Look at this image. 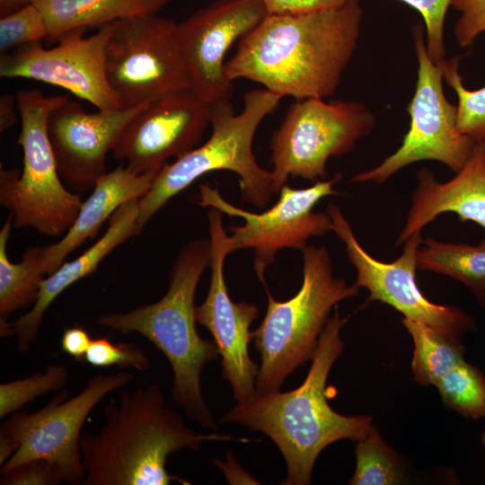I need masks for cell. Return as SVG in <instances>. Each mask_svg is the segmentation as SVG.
Here are the masks:
<instances>
[{"mask_svg":"<svg viewBox=\"0 0 485 485\" xmlns=\"http://www.w3.org/2000/svg\"><path fill=\"white\" fill-rule=\"evenodd\" d=\"M434 386L450 410L464 418H485V375L476 366L463 360Z\"/></svg>","mask_w":485,"mask_h":485,"instance_id":"27","label":"cell"},{"mask_svg":"<svg viewBox=\"0 0 485 485\" xmlns=\"http://www.w3.org/2000/svg\"><path fill=\"white\" fill-rule=\"evenodd\" d=\"M356 469L351 485H393L402 482L405 467L401 458L373 426L366 437L357 441Z\"/></svg>","mask_w":485,"mask_h":485,"instance_id":"26","label":"cell"},{"mask_svg":"<svg viewBox=\"0 0 485 485\" xmlns=\"http://www.w3.org/2000/svg\"><path fill=\"white\" fill-rule=\"evenodd\" d=\"M451 5L461 13L454 26L456 41L462 48L469 47L485 32V0H453Z\"/></svg>","mask_w":485,"mask_h":485,"instance_id":"34","label":"cell"},{"mask_svg":"<svg viewBox=\"0 0 485 485\" xmlns=\"http://www.w3.org/2000/svg\"><path fill=\"white\" fill-rule=\"evenodd\" d=\"M110 23L88 37H84L86 28L66 31L57 38V45L53 48H45L37 42L1 54L0 75L62 87L100 110L121 109L106 74L105 52Z\"/></svg>","mask_w":485,"mask_h":485,"instance_id":"14","label":"cell"},{"mask_svg":"<svg viewBox=\"0 0 485 485\" xmlns=\"http://www.w3.org/2000/svg\"><path fill=\"white\" fill-rule=\"evenodd\" d=\"M84 360L95 367L115 366L144 371L150 366L148 357L138 346L128 342L115 344L106 337L92 340Z\"/></svg>","mask_w":485,"mask_h":485,"instance_id":"31","label":"cell"},{"mask_svg":"<svg viewBox=\"0 0 485 485\" xmlns=\"http://www.w3.org/2000/svg\"><path fill=\"white\" fill-rule=\"evenodd\" d=\"M417 10L423 17L427 31V49L431 59L439 64L446 54L444 28L448 7L453 0H400Z\"/></svg>","mask_w":485,"mask_h":485,"instance_id":"32","label":"cell"},{"mask_svg":"<svg viewBox=\"0 0 485 485\" xmlns=\"http://www.w3.org/2000/svg\"><path fill=\"white\" fill-rule=\"evenodd\" d=\"M110 24L105 52L106 74L123 108L190 88L172 20L157 13L141 14Z\"/></svg>","mask_w":485,"mask_h":485,"instance_id":"9","label":"cell"},{"mask_svg":"<svg viewBox=\"0 0 485 485\" xmlns=\"http://www.w3.org/2000/svg\"><path fill=\"white\" fill-rule=\"evenodd\" d=\"M209 266V240L191 241L178 254L168 290L160 300L101 314L96 322L122 334L137 332L152 342L172 368V400L200 427L216 430V422L201 392L200 375L219 354L214 340L198 334L194 304L199 279Z\"/></svg>","mask_w":485,"mask_h":485,"instance_id":"4","label":"cell"},{"mask_svg":"<svg viewBox=\"0 0 485 485\" xmlns=\"http://www.w3.org/2000/svg\"><path fill=\"white\" fill-rule=\"evenodd\" d=\"M171 0H32L42 13L48 40L77 28L101 27L117 20L156 14Z\"/></svg>","mask_w":485,"mask_h":485,"instance_id":"22","label":"cell"},{"mask_svg":"<svg viewBox=\"0 0 485 485\" xmlns=\"http://www.w3.org/2000/svg\"><path fill=\"white\" fill-rule=\"evenodd\" d=\"M104 415L105 423L96 434L80 438L83 485H190L166 470L170 454L185 448L198 452L207 441H251L196 433L165 405L157 384L123 391L118 403L106 406Z\"/></svg>","mask_w":485,"mask_h":485,"instance_id":"3","label":"cell"},{"mask_svg":"<svg viewBox=\"0 0 485 485\" xmlns=\"http://www.w3.org/2000/svg\"><path fill=\"white\" fill-rule=\"evenodd\" d=\"M303 282L290 299L277 301L265 286L268 307L260 325L251 331L253 348L260 355L255 380L258 394L279 390L287 377L313 357L330 313L359 287L334 277L325 247L307 245L303 251Z\"/></svg>","mask_w":485,"mask_h":485,"instance_id":"6","label":"cell"},{"mask_svg":"<svg viewBox=\"0 0 485 485\" xmlns=\"http://www.w3.org/2000/svg\"><path fill=\"white\" fill-rule=\"evenodd\" d=\"M347 322L338 305L326 323L308 374L294 390L256 394L237 404L220 419L234 422L250 431H260L279 449L287 464L283 485H308L321 452L331 444L358 441L373 428L371 416H345L327 401L326 383L330 371L344 349L340 330Z\"/></svg>","mask_w":485,"mask_h":485,"instance_id":"2","label":"cell"},{"mask_svg":"<svg viewBox=\"0 0 485 485\" xmlns=\"http://www.w3.org/2000/svg\"><path fill=\"white\" fill-rule=\"evenodd\" d=\"M401 322L413 340L411 370L418 384L435 385L445 374L464 360L461 338L404 317Z\"/></svg>","mask_w":485,"mask_h":485,"instance_id":"25","label":"cell"},{"mask_svg":"<svg viewBox=\"0 0 485 485\" xmlns=\"http://www.w3.org/2000/svg\"><path fill=\"white\" fill-rule=\"evenodd\" d=\"M15 97L23 166L22 172L1 168L0 203L13 216L14 227L57 237L73 225L83 203L78 193L64 185L48 130L51 112L68 98L45 96L38 89L20 90Z\"/></svg>","mask_w":485,"mask_h":485,"instance_id":"7","label":"cell"},{"mask_svg":"<svg viewBox=\"0 0 485 485\" xmlns=\"http://www.w3.org/2000/svg\"><path fill=\"white\" fill-rule=\"evenodd\" d=\"M269 14H305L342 6L349 0H260Z\"/></svg>","mask_w":485,"mask_h":485,"instance_id":"35","label":"cell"},{"mask_svg":"<svg viewBox=\"0 0 485 485\" xmlns=\"http://www.w3.org/2000/svg\"><path fill=\"white\" fill-rule=\"evenodd\" d=\"M16 97L10 93L0 96V132L13 128L18 121Z\"/></svg>","mask_w":485,"mask_h":485,"instance_id":"37","label":"cell"},{"mask_svg":"<svg viewBox=\"0 0 485 485\" xmlns=\"http://www.w3.org/2000/svg\"><path fill=\"white\" fill-rule=\"evenodd\" d=\"M282 98L263 88L245 93L240 113L234 111L230 101L211 104L209 138L175 162L163 164L149 191L139 198L137 234L172 198L214 171L235 172L243 201L259 208L266 207L275 194L273 177L258 164L252 142L260 124Z\"/></svg>","mask_w":485,"mask_h":485,"instance_id":"5","label":"cell"},{"mask_svg":"<svg viewBox=\"0 0 485 485\" xmlns=\"http://www.w3.org/2000/svg\"><path fill=\"white\" fill-rule=\"evenodd\" d=\"M91 341V337L84 328H67L61 338V349L75 360L82 361L85 359Z\"/></svg>","mask_w":485,"mask_h":485,"instance_id":"36","label":"cell"},{"mask_svg":"<svg viewBox=\"0 0 485 485\" xmlns=\"http://www.w3.org/2000/svg\"><path fill=\"white\" fill-rule=\"evenodd\" d=\"M340 178L341 175L337 173L331 180L317 181L305 189H293L285 184L278 192L276 204L262 213H252L232 205L224 199L216 188L207 183L199 187L198 204L244 220L242 225L229 229L232 252L245 249L253 251V267L265 287V270L273 263L278 251L284 248L302 251L308 245V239L331 231L328 213L313 212V207L322 198L338 194L333 185Z\"/></svg>","mask_w":485,"mask_h":485,"instance_id":"12","label":"cell"},{"mask_svg":"<svg viewBox=\"0 0 485 485\" xmlns=\"http://www.w3.org/2000/svg\"><path fill=\"white\" fill-rule=\"evenodd\" d=\"M162 166V167H163ZM162 167L144 173H136L119 165L101 176L79 213L61 240L45 246L44 274L55 272L65 259L86 240L98 234L105 221L124 203L141 198L151 189Z\"/></svg>","mask_w":485,"mask_h":485,"instance_id":"21","label":"cell"},{"mask_svg":"<svg viewBox=\"0 0 485 485\" xmlns=\"http://www.w3.org/2000/svg\"><path fill=\"white\" fill-rule=\"evenodd\" d=\"M1 474V485H58L65 481L59 467L46 459L22 463Z\"/></svg>","mask_w":485,"mask_h":485,"instance_id":"33","label":"cell"},{"mask_svg":"<svg viewBox=\"0 0 485 485\" xmlns=\"http://www.w3.org/2000/svg\"><path fill=\"white\" fill-rule=\"evenodd\" d=\"M363 14L359 0L312 13L268 14L240 40L226 76L295 100L331 96L357 48Z\"/></svg>","mask_w":485,"mask_h":485,"instance_id":"1","label":"cell"},{"mask_svg":"<svg viewBox=\"0 0 485 485\" xmlns=\"http://www.w3.org/2000/svg\"><path fill=\"white\" fill-rule=\"evenodd\" d=\"M222 216L219 209L209 207L211 278L207 297L196 306L195 317L214 338L221 357L223 377L232 386L234 400L243 402L257 394L255 380L260 366L250 357L249 343L252 340L250 327L258 317L259 309L247 302L235 303L229 295L224 265L232 252V244Z\"/></svg>","mask_w":485,"mask_h":485,"instance_id":"16","label":"cell"},{"mask_svg":"<svg viewBox=\"0 0 485 485\" xmlns=\"http://www.w3.org/2000/svg\"><path fill=\"white\" fill-rule=\"evenodd\" d=\"M326 212L331 219V231L344 243L347 256L356 269L354 283L369 292L366 304L380 301L396 309L404 318L458 338L476 329L474 318L463 309L435 304L420 291L416 280L417 251L423 242L420 233L403 242L397 260L384 262L360 245L338 205L328 204Z\"/></svg>","mask_w":485,"mask_h":485,"instance_id":"13","label":"cell"},{"mask_svg":"<svg viewBox=\"0 0 485 485\" xmlns=\"http://www.w3.org/2000/svg\"><path fill=\"white\" fill-rule=\"evenodd\" d=\"M260 0H216L175 25V38L190 88L210 104L228 101L233 82L225 57L268 15Z\"/></svg>","mask_w":485,"mask_h":485,"instance_id":"15","label":"cell"},{"mask_svg":"<svg viewBox=\"0 0 485 485\" xmlns=\"http://www.w3.org/2000/svg\"><path fill=\"white\" fill-rule=\"evenodd\" d=\"M70 373L62 364H54L43 372L0 384V417L21 410L40 396L64 389Z\"/></svg>","mask_w":485,"mask_h":485,"instance_id":"28","label":"cell"},{"mask_svg":"<svg viewBox=\"0 0 485 485\" xmlns=\"http://www.w3.org/2000/svg\"><path fill=\"white\" fill-rule=\"evenodd\" d=\"M374 126L375 116L362 102L295 100L270 139L274 193L289 176L324 179L328 160L350 152Z\"/></svg>","mask_w":485,"mask_h":485,"instance_id":"8","label":"cell"},{"mask_svg":"<svg viewBox=\"0 0 485 485\" xmlns=\"http://www.w3.org/2000/svg\"><path fill=\"white\" fill-rule=\"evenodd\" d=\"M445 212L456 214L461 222L472 221L485 229V143H476L466 163L448 181L440 182L429 169H420L395 245L403 244Z\"/></svg>","mask_w":485,"mask_h":485,"instance_id":"19","label":"cell"},{"mask_svg":"<svg viewBox=\"0 0 485 485\" xmlns=\"http://www.w3.org/2000/svg\"><path fill=\"white\" fill-rule=\"evenodd\" d=\"M211 104L191 88L161 96L139 110L118 137L112 154L136 173L162 167L196 148L210 125Z\"/></svg>","mask_w":485,"mask_h":485,"instance_id":"17","label":"cell"},{"mask_svg":"<svg viewBox=\"0 0 485 485\" xmlns=\"http://www.w3.org/2000/svg\"><path fill=\"white\" fill-rule=\"evenodd\" d=\"M461 57L455 56L441 62L444 79L458 99L456 128L476 143H485V86L473 91L464 87L459 73Z\"/></svg>","mask_w":485,"mask_h":485,"instance_id":"29","label":"cell"},{"mask_svg":"<svg viewBox=\"0 0 485 485\" xmlns=\"http://www.w3.org/2000/svg\"><path fill=\"white\" fill-rule=\"evenodd\" d=\"M147 103L87 112L67 99L50 114L48 130L59 175L78 193L93 189L107 172L106 159L128 121Z\"/></svg>","mask_w":485,"mask_h":485,"instance_id":"18","label":"cell"},{"mask_svg":"<svg viewBox=\"0 0 485 485\" xmlns=\"http://www.w3.org/2000/svg\"><path fill=\"white\" fill-rule=\"evenodd\" d=\"M419 61L415 93L408 105L410 124L401 146L380 164L361 172L353 182H385L401 169L434 160L458 172L470 158L476 142L456 128L457 105L450 103L443 90V68L428 55L422 26L412 28Z\"/></svg>","mask_w":485,"mask_h":485,"instance_id":"11","label":"cell"},{"mask_svg":"<svg viewBox=\"0 0 485 485\" xmlns=\"http://www.w3.org/2000/svg\"><path fill=\"white\" fill-rule=\"evenodd\" d=\"M417 268L461 282L485 308V238L477 245L423 239L417 251Z\"/></svg>","mask_w":485,"mask_h":485,"instance_id":"23","label":"cell"},{"mask_svg":"<svg viewBox=\"0 0 485 485\" xmlns=\"http://www.w3.org/2000/svg\"><path fill=\"white\" fill-rule=\"evenodd\" d=\"M48 37V30L45 18L33 4L0 19L1 54L28 44L40 42Z\"/></svg>","mask_w":485,"mask_h":485,"instance_id":"30","label":"cell"},{"mask_svg":"<svg viewBox=\"0 0 485 485\" xmlns=\"http://www.w3.org/2000/svg\"><path fill=\"white\" fill-rule=\"evenodd\" d=\"M30 4H32V0H0V17L10 14Z\"/></svg>","mask_w":485,"mask_h":485,"instance_id":"38","label":"cell"},{"mask_svg":"<svg viewBox=\"0 0 485 485\" xmlns=\"http://www.w3.org/2000/svg\"><path fill=\"white\" fill-rule=\"evenodd\" d=\"M139 198L121 205L109 219L104 234L80 256L65 261L40 283L35 304L16 321L10 322L11 335L16 337V349L26 353L38 337L43 316L49 305L66 288L96 271L100 263L117 247L137 235Z\"/></svg>","mask_w":485,"mask_h":485,"instance_id":"20","label":"cell"},{"mask_svg":"<svg viewBox=\"0 0 485 485\" xmlns=\"http://www.w3.org/2000/svg\"><path fill=\"white\" fill-rule=\"evenodd\" d=\"M13 226L9 215L0 230V322H7L13 313L35 304L45 275V246L26 249L20 262L9 260L6 245Z\"/></svg>","mask_w":485,"mask_h":485,"instance_id":"24","label":"cell"},{"mask_svg":"<svg viewBox=\"0 0 485 485\" xmlns=\"http://www.w3.org/2000/svg\"><path fill=\"white\" fill-rule=\"evenodd\" d=\"M133 380L130 372L96 375L71 398L67 399L69 392L64 388L37 411L13 413L2 423L0 433L17 443L19 448L1 466L0 473L31 460L46 459L59 467L66 482L82 484L85 470L79 443L84 421L107 394Z\"/></svg>","mask_w":485,"mask_h":485,"instance_id":"10","label":"cell"}]
</instances>
